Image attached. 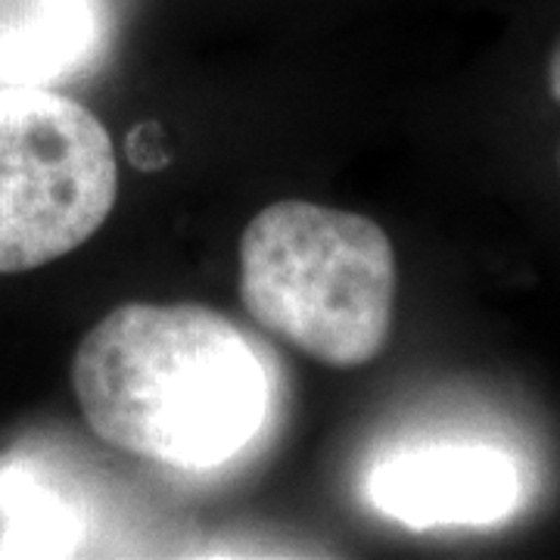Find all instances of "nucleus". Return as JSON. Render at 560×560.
<instances>
[{"label": "nucleus", "mask_w": 560, "mask_h": 560, "mask_svg": "<svg viewBox=\"0 0 560 560\" xmlns=\"http://www.w3.org/2000/svg\"><path fill=\"white\" fill-rule=\"evenodd\" d=\"M75 399L94 436L175 470H219L261 433L268 374L206 305L128 302L81 340Z\"/></svg>", "instance_id": "1"}, {"label": "nucleus", "mask_w": 560, "mask_h": 560, "mask_svg": "<svg viewBox=\"0 0 560 560\" xmlns=\"http://www.w3.org/2000/svg\"><path fill=\"white\" fill-rule=\"evenodd\" d=\"M243 308L327 368H361L386 349L396 253L381 224L308 200L265 206L237 249Z\"/></svg>", "instance_id": "2"}, {"label": "nucleus", "mask_w": 560, "mask_h": 560, "mask_svg": "<svg viewBox=\"0 0 560 560\" xmlns=\"http://www.w3.org/2000/svg\"><path fill=\"white\" fill-rule=\"evenodd\" d=\"M116 194V150L88 106L54 88H0V275L79 249Z\"/></svg>", "instance_id": "3"}, {"label": "nucleus", "mask_w": 560, "mask_h": 560, "mask_svg": "<svg viewBox=\"0 0 560 560\" xmlns=\"http://www.w3.org/2000/svg\"><path fill=\"white\" fill-rule=\"evenodd\" d=\"M364 495L383 517L418 533L492 526L521 508L523 474L495 445L440 442L377 460Z\"/></svg>", "instance_id": "4"}, {"label": "nucleus", "mask_w": 560, "mask_h": 560, "mask_svg": "<svg viewBox=\"0 0 560 560\" xmlns=\"http://www.w3.org/2000/svg\"><path fill=\"white\" fill-rule=\"evenodd\" d=\"M106 40L103 0H0V88H60Z\"/></svg>", "instance_id": "5"}, {"label": "nucleus", "mask_w": 560, "mask_h": 560, "mask_svg": "<svg viewBox=\"0 0 560 560\" xmlns=\"http://www.w3.org/2000/svg\"><path fill=\"white\" fill-rule=\"evenodd\" d=\"M75 508L32 464L0 467V545L13 555H62L79 539Z\"/></svg>", "instance_id": "6"}, {"label": "nucleus", "mask_w": 560, "mask_h": 560, "mask_svg": "<svg viewBox=\"0 0 560 560\" xmlns=\"http://www.w3.org/2000/svg\"><path fill=\"white\" fill-rule=\"evenodd\" d=\"M548 91L560 103V40L558 47H555V54H551V60H548Z\"/></svg>", "instance_id": "7"}]
</instances>
